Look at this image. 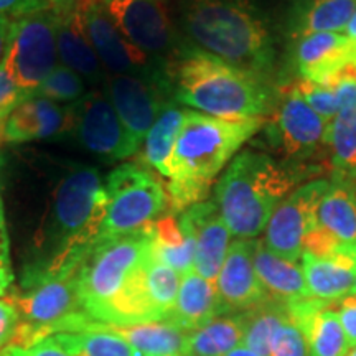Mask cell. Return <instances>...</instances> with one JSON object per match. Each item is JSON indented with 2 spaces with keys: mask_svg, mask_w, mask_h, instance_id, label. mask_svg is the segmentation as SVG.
Wrapping results in <instances>:
<instances>
[{
  "mask_svg": "<svg viewBox=\"0 0 356 356\" xmlns=\"http://www.w3.org/2000/svg\"><path fill=\"white\" fill-rule=\"evenodd\" d=\"M163 74L178 104L213 118L254 119L274 106L266 79L188 43L167 58Z\"/></svg>",
  "mask_w": 356,
  "mask_h": 356,
  "instance_id": "1",
  "label": "cell"
},
{
  "mask_svg": "<svg viewBox=\"0 0 356 356\" xmlns=\"http://www.w3.org/2000/svg\"><path fill=\"white\" fill-rule=\"evenodd\" d=\"M178 29L185 43L266 79L275 43L266 15L251 0H181Z\"/></svg>",
  "mask_w": 356,
  "mask_h": 356,
  "instance_id": "2",
  "label": "cell"
},
{
  "mask_svg": "<svg viewBox=\"0 0 356 356\" xmlns=\"http://www.w3.org/2000/svg\"><path fill=\"white\" fill-rule=\"evenodd\" d=\"M309 165L246 149L234 157L215 188V203L231 236L256 239L275 208L307 177Z\"/></svg>",
  "mask_w": 356,
  "mask_h": 356,
  "instance_id": "3",
  "label": "cell"
},
{
  "mask_svg": "<svg viewBox=\"0 0 356 356\" xmlns=\"http://www.w3.org/2000/svg\"><path fill=\"white\" fill-rule=\"evenodd\" d=\"M264 126V119L229 121L186 109L173 150L170 178L213 181L246 142Z\"/></svg>",
  "mask_w": 356,
  "mask_h": 356,
  "instance_id": "4",
  "label": "cell"
},
{
  "mask_svg": "<svg viewBox=\"0 0 356 356\" xmlns=\"http://www.w3.org/2000/svg\"><path fill=\"white\" fill-rule=\"evenodd\" d=\"M150 251V225L136 233L96 241L79 270V300L84 314L104 323Z\"/></svg>",
  "mask_w": 356,
  "mask_h": 356,
  "instance_id": "5",
  "label": "cell"
},
{
  "mask_svg": "<svg viewBox=\"0 0 356 356\" xmlns=\"http://www.w3.org/2000/svg\"><path fill=\"white\" fill-rule=\"evenodd\" d=\"M104 186L108 208L99 239L144 229L167 210L165 184L144 162H127L114 168Z\"/></svg>",
  "mask_w": 356,
  "mask_h": 356,
  "instance_id": "6",
  "label": "cell"
},
{
  "mask_svg": "<svg viewBox=\"0 0 356 356\" xmlns=\"http://www.w3.org/2000/svg\"><path fill=\"white\" fill-rule=\"evenodd\" d=\"M58 15L53 8L12 17L10 37L2 66L26 96L58 66Z\"/></svg>",
  "mask_w": 356,
  "mask_h": 356,
  "instance_id": "7",
  "label": "cell"
},
{
  "mask_svg": "<svg viewBox=\"0 0 356 356\" xmlns=\"http://www.w3.org/2000/svg\"><path fill=\"white\" fill-rule=\"evenodd\" d=\"M266 124V139L280 160L305 165L317 160L327 149V122L310 108L292 86L284 89L274 102Z\"/></svg>",
  "mask_w": 356,
  "mask_h": 356,
  "instance_id": "8",
  "label": "cell"
},
{
  "mask_svg": "<svg viewBox=\"0 0 356 356\" xmlns=\"http://www.w3.org/2000/svg\"><path fill=\"white\" fill-rule=\"evenodd\" d=\"M106 92L121 119L129 140L139 150L163 106L170 101V86L163 71L149 74H108Z\"/></svg>",
  "mask_w": 356,
  "mask_h": 356,
  "instance_id": "9",
  "label": "cell"
},
{
  "mask_svg": "<svg viewBox=\"0 0 356 356\" xmlns=\"http://www.w3.org/2000/svg\"><path fill=\"white\" fill-rule=\"evenodd\" d=\"M119 32L145 55L170 56L184 44L163 0H106Z\"/></svg>",
  "mask_w": 356,
  "mask_h": 356,
  "instance_id": "10",
  "label": "cell"
},
{
  "mask_svg": "<svg viewBox=\"0 0 356 356\" xmlns=\"http://www.w3.org/2000/svg\"><path fill=\"white\" fill-rule=\"evenodd\" d=\"M330 186L328 180H314L296 188L275 208L264 229V246L274 254L299 262L304 239L317 221L320 200Z\"/></svg>",
  "mask_w": 356,
  "mask_h": 356,
  "instance_id": "11",
  "label": "cell"
},
{
  "mask_svg": "<svg viewBox=\"0 0 356 356\" xmlns=\"http://www.w3.org/2000/svg\"><path fill=\"white\" fill-rule=\"evenodd\" d=\"M71 114L79 144L104 162H118L137 152L108 92L88 91L71 104Z\"/></svg>",
  "mask_w": 356,
  "mask_h": 356,
  "instance_id": "12",
  "label": "cell"
},
{
  "mask_svg": "<svg viewBox=\"0 0 356 356\" xmlns=\"http://www.w3.org/2000/svg\"><path fill=\"white\" fill-rule=\"evenodd\" d=\"M83 10L86 33L102 68L115 74H149L150 56L129 43L104 7V0H76Z\"/></svg>",
  "mask_w": 356,
  "mask_h": 356,
  "instance_id": "13",
  "label": "cell"
},
{
  "mask_svg": "<svg viewBox=\"0 0 356 356\" xmlns=\"http://www.w3.org/2000/svg\"><path fill=\"white\" fill-rule=\"evenodd\" d=\"M254 248L256 239H234L218 274V296L229 314L248 312L269 299L256 274Z\"/></svg>",
  "mask_w": 356,
  "mask_h": 356,
  "instance_id": "14",
  "label": "cell"
},
{
  "mask_svg": "<svg viewBox=\"0 0 356 356\" xmlns=\"http://www.w3.org/2000/svg\"><path fill=\"white\" fill-rule=\"evenodd\" d=\"M73 129V114L55 101L38 95L25 96L6 118L2 139L8 144L51 139Z\"/></svg>",
  "mask_w": 356,
  "mask_h": 356,
  "instance_id": "15",
  "label": "cell"
},
{
  "mask_svg": "<svg viewBox=\"0 0 356 356\" xmlns=\"http://www.w3.org/2000/svg\"><path fill=\"white\" fill-rule=\"evenodd\" d=\"M181 216L188 222L195 236V273L216 284L231 244V233L215 200L193 204L181 213Z\"/></svg>",
  "mask_w": 356,
  "mask_h": 356,
  "instance_id": "16",
  "label": "cell"
},
{
  "mask_svg": "<svg viewBox=\"0 0 356 356\" xmlns=\"http://www.w3.org/2000/svg\"><path fill=\"white\" fill-rule=\"evenodd\" d=\"M337 302L305 299L287 305L292 322L304 335L309 356H346L350 343L337 314Z\"/></svg>",
  "mask_w": 356,
  "mask_h": 356,
  "instance_id": "17",
  "label": "cell"
},
{
  "mask_svg": "<svg viewBox=\"0 0 356 356\" xmlns=\"http://www.w3.org/2000/svg\"><path fill=\"white\" fill-rule=\"evenodd\" d=\"M300 259L314 299L338 302L350 296L356 280V244H341L327 256L304 252Z\"/></svg>",
  "mask_w": 356,
  "mask_h": 356,
  "instance_id": "18",
  "label": "cell"
},
{
  "mask_svg": "<svg viewBox=\"0 0 356 356\" xmlns=\"http://www.w3.org/2000/svg\"><path fill=\"white\" fill-rule=\"evenodd\" d=\"M56 44L61 65L68 66L86 81L101 84L108 81V73L92 48L84 26L83 10L76 0L63 8H58Z\"/></svg>",
  "mask_w": 356,
  "mask_h": 356,
  "instance_id": "19",
  "label": "cell"
},
{
  "mask_svg": "<svg viewBox=\"0 0 356 356\" xmlns=\"http://www.w3.org/2000/svg\"><path fill=\"white\" fill-rule=\"evenodd\" d=\"M351 42L343 33H312L297 40L296 68L302 79L327 84L351 61Z\"/></svg>",
  "mask_w": 356,
  "mask_h": 356,
  "instance_id": "20",
  "label": "cell"
},
{
  "mask_svg": "<svg viewBox=\"0 0 356 356\" xmlns=\"http://www.w3.org/2000/svg\"><path fill=\"white\" fill-rule=\"evenodd\" d=\"M83 332L113 333L122 338L142 356H181L186 337H188V333L168 320L136 325H111L91 318Z\"/></svg>",
  "mask_w": 356,
  "mask_h": 356,
  "instance_id": "21",
  "label": "cell"
},
{
  "mask_svg": "<svg viewBox=\"0 0 356 356\" xmlns=\"http://www.w3.org/2000/svg\"><path fill=\"white\" fill-rule=\"evenodd\" d=\"M225 314H229V312L226 310L218 296L216 284L203 279L202 275L195 273V269L181 275L178 297L168 322L175 323L186 333H191L210 320Z\"/></svg>",
  "mask_w": 356,
  "mask_h": 356,
  "instance_id": "22",
  "label": "cell"
},
{
  "mask_svg": "<svg viewBox=\"0 0 356 356\" xmlns=\"http://www.w3.org/2000/svg\"><path fill=\"white\" fill-rule=\"evenodd\" d=\"M254 267L269 299L284 305L312 299L302 266L274 254L264 246L262 239H256Z\"/></svg>",
  "mask_w": 356,
  "mask_h": 356,
  "instance_id": "23",
  "label": "cell"
},
{
  "mask_svg": "<svg viewBox=\"0 0 356 356\" xmlns=\"http://www.w3.org/2000/svg\"><path fill=\"white\" fill-rule=\"evenodd\" d=\"M314 228L333 243L356 244V190L351 181L330 180Z\"/></svg>",
  "mask_w": 356,
  "mask_h": 356,
  "instance_id": "24",
  "label": "cell"
},
{
  "mask_svg": "<svg viewBox=\"0 0 356 356\" xmlns=\"http://www.w3.org/2000/svg\"><path fill=\"white\" fill-rule=\"evenodd\" d=\"M356 10V0H299L291 19L296 40L312 33H341Z\"/></svg>",
  "mask_w": 356,
  "mask_h": 356,
  "instance_id": "25",
  "label": "cell"
},
{
  "mask_svg": "<svg viewBox=\"0 0 356 356\" xmlns=\"http://www.w3.org/2000/svg\"><path fill=\"white\" fill-rule=\"evenodd\" d=\"M246 314H225L188 333L181 356H225L243 346Z\"/></svg>",
  "mask_w": 356,
  "mask_h": 356,
  "instance_id": "26",
  "label": "cell"
},
{
  "mask_svg": "<svg viewBox=\"0 0 356 356\" xmlns=\"http://www.w3.org/2000/svg\"><path fill=\"white\" fill-rule=\"evenodd\" d=\"M186 109L180 108L177 101H168L160 111L154 126L145 137L144 163L163 177H170V163L173 150L184 124Z\"/></svg>",
  "mask_w": 356,
  "mask_h": 356,
  "instance_id": "27",
  "label": "cell"
},
{
  "mask_svg": "<svg viewBox=\"0 0 356 356\" xmlns=\"http://www.w3.org/2000/svg\"><path fill=\"white\" fill-rule=\"evenodd\" d=\"M325 144L330 154L333 180L356 178V108L338 111L327 124Z\"/></svg>",
  "mask_w": 356,
  "mask_h": 356,
  "instance_id": "28",
  "label": "cell"
},
{
  "mask_svg": "<svg viewBox=\"0 0 356 356\" xmlns=\"http://www.w3.org/2000/svg\"><path fill=\"white\" fill-rule=\"evenodd\" d=\"M246 314V332L243 346L261 356H269L270 341L277 328L291 318L287 305L267 299L264 304L244 312Z\"/></svg>",
  "mask_w": 356,
  "mask_h": 356,
  "instance_id": "29",
  "label": "cell"
},
{
  "mask_svg": "<svg viewBox=\"0 0 356 356\" xmlns=\"http://www.w3.org/2000/svg\"><path fill=\"white\" fill-rule=\"evenodd\" d=\"M71 356H142L122 338L108 332H74L53 335Z\"/></svg>",
  "mask_w": 356,
  "mask_h": 356,
  "instance_id": "30",
  "label": "cell"
},
{
  "mask_svg": "<svg viewBox=\"0 0 356 356\" xmlns=\"http://www.w3.org/2000/svg\"><path fill=\"white\" fill-rule=\"evenodd\" d=\"M180 280L181 275L177 270L162 264L155 259L154 254H150V259L147 262V284L154 304L163 320H168L175 307Z\"/></svg>",
  "mask_w": 356,
  "mask_h": 356,
  "instance_id": "31",
  "label": "cell"
},
{
  "mask_svg": "<svg viewBox=\"0 0 356 356\" xmlns=\"http://www.w3.org/2000/svg\"><path fill=\"white\" fill-rule=\"evenodd\" d=\"M86 84L76 71L68 66L58 65L55 70L43 79L33 95L55 101L58 104H74L86 95Z\"/></svg>",
  "mask_w": 356,
  "mask_h": 356,
  "instance_id": "32",
  "label": "cell"
},
{
  "mask_svg": "<svg viewBox=\"0 0 356 356\" xmlns=\"http://www.w3.org/2000/svg\"><path fill=\"white\" fill-rule=\"evenodd\" d=\"M213 181L197 178H170L165 184L167 208L170 213H184L193 204L207 202Z\"/></svg>",
  "mask_w": 356,
  "mask_h": 356,
  "instance_id": "33",
  "label": "cell"
},
{
  "mask_svg": "<svg viewBox=\"0 0 356 356\" xmlns=\"http://www.w3.org/2000/svg\"><path fill=\"white\" fill-rule=\"evenodd\" d=\"M291 86L296 89L297 95H299L327 124L338 114L335 92H333V89L330 86H327V84L299 78L296 83L291 84Z\"/></svg>",
  "mask_w": 356,
  "mask_h": 356,
  "instance_id": "34",
  "label": "cell"
},
{
  "mask_svg": "<svg viewBox=\"0 0 356 356\" xmlns=\"http://www.w3.org/2000/svg\"><path fill=\"white\" fill-rule=\"evenodd\" d=\"M269 356H309V346L292 318H287L275 330L270 341Z\"/></svg>",
  "mask_w": 356,
  "mask_h": 356,
  "instance_id": "35",
  "label": "cell"
},
{
  "mask_svg": "<svg viewBox=\"0 0 356 356\" xmlns=\"http://www.w3.org/2000/svg\"><path fill=\"white\" fill-rule=\"evenodd\" d=\"M335 92L338 111H348L356 108V65L348 61L343 68L337 71L327 81Z\"/></svg>",
  "mask_w": 356,
  "mask_h": 356,
  "instance_id": "36",
  "label": "cell"
},
{
  "mask_svg": "<svg viewBox=\"0 0 356 356\" xmlns=\"http://www.w3.org/2000/svg\"><path fill=\"white\" fill-rule=\"evenodd\" d=\"M20 325V314L15 304L8 299H0V351L12 343Z\"/></svg>",
  "mask_w": 356,
  "mask_h": 356,
  "instance_id": "37",
  "label": "cell"
},
{
  "mask_svg": "<svg viewBox=\"0 0 356 356\" xmlns=\"http://www.w3.org/2000/svg\"><path fill=\"white\" fill-rule=\"evenodd\" d=\"M0 356H71L63 346L56 343L53 337L44 338L32 346H7L0 351Z\"/></svg>",
  "mask_w": 356,
  "mask_h": 356,
  "instance_id": "38",
  "label": "cell"
},
{
  "mask_svg": "<svg viewBox=\"0 0 356 356\" xmlns=\"http://www.w3.org/2000/svg\"><path fill=\"white\" fill-rule=\"evenodd\" d=\"M337 314L350 348H353L356 346V293H350L337 302Z\"/></svg>",
  "mask_w": 356,
  "mask_h": 356,
  "instance_id": "39",
  "label": "cell"
},
{
  "mask_svg": "<svg viewBox=\"0 0 356 356\" xmlns=\"http://www.w3.org/2000/svg\"><path fill=\"white\" fill-rule=\"evenodd\" d=\"M26 95L17 86L7 70L0 65V114H8L17 102L24 99Z\"/></svg>",
  "mask_w": 356,
  "mask_h": 356,
  "instance_id": "40",
  "label": "cell"
},
{
  "mask_svg": "<svg viewBox=\"0 0 356 356\" xmlns=\"http://www.w3.org/2000/svg\"><path fill=\"white\" fill-rule=\"evenodd\" d=\"M51 8L44 0H0V13L8 17H20Z\"/></svg>",
  "mask_w": 356,
  "mask_h": 356,
  "instance_id": "41",
  "label": "cell"
},
{
  "mask_svg": "<svg viewBox=\"0 0 356 356\" xmlns=\"http://www.w3.org/2000/svg\"><path fill=\"white\" fill-rule=\"evenodd\" d=\"M10 266V257H8V234L6 226V216H3L2 198H0V267Z\"/></svg>",
  "mask_w": 356,
  "mask_h": 356,
  "instance_id": "42",
  "label": "cell"
},
{
  "mask_svg": "<svg viewBox=\"0 0 356 356\" xmlns=\"http://www.w3.org/2000/svg\"><path fill=\"white\" fill-rule=\"evenodd\" d=\"M10 26H12V17L0 13V65L3 63L6 58L7 47H8V37H10Z\"/></svg>",
  "mask_w": 356,
  "mask_h": 356,
  "instance_id": "43",
  "label": "cell"
},
{
  "mask_svg": "<svg viewBox=\"0 0 356 356\" xmlns=\"http://www.w3.org/2000/svg\"><path fill=\"white\" fill-rule=\"evenodd\" d=\"M12 282H13V273L10 266L0 267V297H2L3 293L12 287Z\"/></svg>",
  "mask_w": 356,
  "mask_h": 356,
  "instance_id": "44",
  "label": "cell"
},
{
  "mask_svg": "<svg viewBox=\"0 0 356 356\" xmlns=\"http://www.w3.org/2000/svg\"><path fill=\"white\" fill-rule=\"evenodd\" d=\"M343 35L356 47V10L353 15H351V19L348 22V25H346Z\"/></svg>",
  "mask_w": 356,
  "mask_h": 356,
  "instance_id": "45",
  "label": "cell"
},
{
  "mask_svg": "<svg viewBox=\"0 0 356 356\" xmlns=\"http://www.w3.org/2000/svg\"><path fill=\"white\" fill-rule=\"evenodd\" d=\"M225 356H261V355L254 353V351L246 348V346H238V348L229 351V353L225 355Z\"/></svg>",
  "mask_w": 356,
  "mask_h": 356,
  "instance_id": "46",
  "label": "cell"
},
{
  "mask_svg": "<svg viewBox=\"0 0 356 356\" xmlns=\"http://www.w3.org/2000/svg\"><path fill=\"white\" fill-rule=\"evenodd\" d=\"M44 2H47L53 10H58V8H63L68 6V3L73 2V0H44Z\"/></svg>",
  "mask_w": 356,
  "mask_h": 356,
  "instance_id": "47",
  "label": "cell"
},
{
  "mask_svg": "<svg viewBox=\"0 0 356 356\" xmlns=\"http://www.w3.org/2000/svg\"><path fill=\"white\" fill-rule=\"evenodd\" d=\"M8 114H0V139H2V131H3V122H6V118Z\"/></svg>",
  "mask_w": 356,
  "mask_h": 356,
  "instance_id": "48",
  "label": "cell"
},
{
  "mask_svg": "<svg viewBox=\"0 0 356 356\" xmlns=\"http://www.w3.org/2000/svg\"><path fill=\"white\" fill-rule=\"evenodd\" d=\"M351 47H353V48H351V63L356 65V47L353 43H351Z\"/></svg>",
  "mask_w": 356,
  "mask_h": 356,
  "instance_id": "49",
  "label": "cell"
},
{
  "mask_svg": "<svg viewBox=\"0 0 356 356\" xmlns=\"http://www.w3.org/2000/svg\"><path fill=\"white\" fill-rule=\"evenodd\" d=\"M346 356H356V346H353V348H350L348 353H346Z\"/></svg>",
  "mask_w": 356,
  "mask_h": 356,
  "instance_id": "50",
  "label": "cell"
},
{
  "mask_svg": "<svg viewBox=\"0 0 356 356\" xmlns=\"http://www.w3.org/2000/svg\"><path fill=\"white\" fill-rule=\"evenodd\" d=\"M351 293H356V280H355V286L351 289Z\"/></svg>",
  "mask_w": 356,
  "mask_h": 356,
  "instance_id": "51",
  "label": "cell"
},
{
  "mask_svg": "<svg viewBox=\"0 0 356 356\" xmlns=\"http://www.w3.org/2000/svg\"><path fill=\"white\" fill-rule=\"evenodd\" d=\"M172 356H178V355H172Z\"/></svg>",
  "mask_w": 356,
  "mask_h": 356,
  "instance_id": "52",
  "label": "cell"
}]
</instances>
